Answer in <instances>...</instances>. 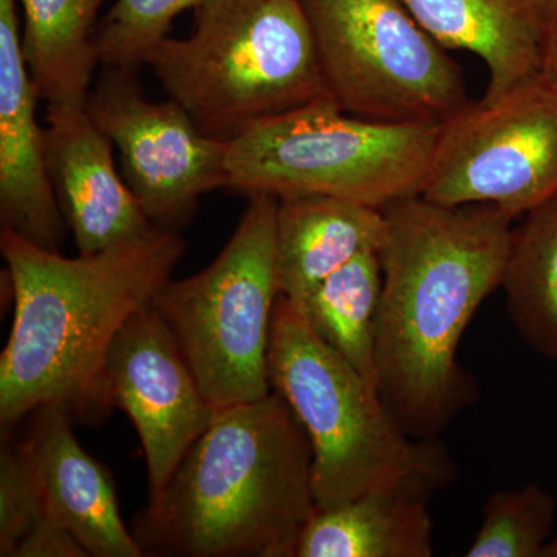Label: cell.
<instances>
[{
  "label": "cell",
  "instance_id": "obj_15",
  "mask_svg": "<svg viewBox=\"0 0 557 557\" xmlns=\"http://www.w3.org/2000/svg\"><path fill=\"white\" fill-rule=\"evenodd\" d=\"M386 233L383 209L324 196L277 199L276 270L281 296L300 306L333 273L368 252Z\"/></svg>",
  "mask_w": 557,
  "mask_h": 557
},
{
  "label": "cell",
  "instance_id": "obj_24",
  "mask_svg": "<svg viewBox=\"0 0 557 557\" xmlns=\"http://www.w3.org/2000/svg\"><path fill=\"white\" fill-rule=\"evenodd\" d=\"M14 557H89L72 531L44 511L24 537Z\"/></svg>",
  "mask_w": 557,
  "mask_h": 557
},
{
  "label": "cell",
  "instance_id": "obj_8",
  "mask_svg": "<svg viewBox=\"0 0 557 557\" xmlns=\"http://www.w3.org/2000/svg\"><path fill=\"white\" fill-rule=\"evenodd\" d=\"M330 98L380 123L443 124L471 104L463 73L403 0H300Z\"/></svg>",
  "mask_w": 557,
  "mask_h": 557
},
{
  "label": "cell",
  "instance_id": "obj_1",
  "mask_svg": "<svg viewBox=\"0 0 557 557\" xmlns=\"http://www.w3.org/2000/svg\"><path fill=\"white\" fill-rule=\"evenodd\" d=\"M383 212L376 386L410 435L438 438L478 398L458 346L475 311L500 288L515 219L493 205L423 196Z\"/></svg>",
  "mask_w": 557,
  "mask_h": 557
},
{
  "label": "cell",
  "instance_id": "obj_21",
  "mask_svg": "<svg viewBox=\"0 0 557 557\" xmlns=\"http://www.w3.org/2000/svg\"><path fill=\"white\" fill-rule=\"evenodd\" d=\"M556 500L534 483L487 497L468 557H542L556 520Z\"/></svg>",
  "mask_w": 557,
  "mask_h": 557
},
{
  "label": "cell",
  "instance_id": "obj_12",
  "mask_svg": "<svg viewBox=\"0 0 557 557\" xmlns=\"http://www.w3.org/2000/svg\"><path fill=\"white\" fill-rule=\"evenodd\" d=\"M17 0H0V223L39 247L60 251L65 223L51 185L40 101L24 51Z\"/></svg>",
  "mask_w": 557,
  "mask_h": 557
},
{
  "label": "cell",
  "instance_id": "obj_11",
  "mask_svg": "<svg viewBox=\"0 0 557 557\" xmlns=\"http://www.w3.org/2000/svg\"><path fill=\"white\" fill-rule=\"evenodd\" d=\"M106 376L113 406L137 431L150 496H156L207 431L215 409L152 304L120 330L109 350Z\"/></svg>",
  "mask_w": 557,
  "mask_h": 557
},
{
  "label": "cell",
  "instance_id": "obj_7",
  "mask_svg": "<svg viewBox=\"0 0 557 557\" xmlns=\"http://www.w3.org/2000/svg\"><path fill=\"white\" fill-rule=\"evenodd\" d=\"M239 225L207 269L171 278L152 300L215 410L271 394V327L281 289L276 197H248Z\"/></svg>",
  "mask_w": 557,
  "mask_h": 557
},
{
  "label": "cell",
  "instance_id": "obj_3",
  "mask_svg": "<svg viewBox=\"0 0 557 557\" xmlns=\"http://www.w3.org/2000/svg\"><path fill=\"white\" fill-rule=\"evenodd\" d=\"M317 509L310 440L271 392L215 410L132 534L143 557H296Z\"/></svg>",
  "mask_w": 557,
  "mask_h": 557
},
{
  "label": "cell",
  "instance_id": "obj_16",
  "mask_svg": "<svg viewBox=\"0 0 557 557\" xmlns=\"http://www.w3.org/2000/svg\"><path fill=\"white\" fill-rule=\"evenodd\" d=\"M440 46L483 61L491 101L541 73L547 25L533 0H403Z\"/></svg>",
  "mask_w": 557,
  "mask_h": 557
},
{
  "label": "cell",
  "instance_id": "obj_18",
  "mask_svg": "<svg viewBox=\"0 0 557 557\" xmlns=\"http://www.w3.org/2000/svg\"><path fill=\"white\" fill-rule=\"evenodd\" d=\"M22 51L47 108L86 106L100 61L94 25L104 0H20Z\"/></svg>",
  "mask_w": 557,
  "mask_h": 557
},
{
  "label": "cell",
  "instance_id": "obj_10",
  "mask_svg": "<svg viewBox=\"0 0 557 557\" xmlns=\"http://www.w3.org/2000/svg\"><path fill=\"white\" fill-rule=\"evenodd\" d=\"M135 73L106 67L86 108L119 150L123 177L150 222L180 231L205 194L226 188L230 141L205 134L177 101H150Z\"/></svg>",
  "mask_w": 557,
  "mask_h": 557
},
{
  "label": "cell",
  "instance_id": "obj_23",
  "mask_svg": "<svg viewBox=\"0 0 557 557\" xmlns=\"http://www.w3.org/2000/svg\"><path fill=\"white\" fill-rule=\"evenodd\" d=\"M44 515V493L24 440L2 434L0 448V556L14 557Z\"/></svg>",
  "mask_w": 557,
  "mask_h": 557
},
{
  "label": "cell",
  "instance_id": "obj_2",
  "mask_svg": "<svg viewBox=\"0 0 557 557\" xmlns=\"http://www.w3.org/2000/svg\"><path fill=\"white\" fill-rule=\"evenodd\" d=\"M13 324L0 355V434L40 408L101 426L113 412L106 362L113 341L152 304L186 251L180 231L153 225L141 236L65 258L0 231Z\"/></svg>",
  "mask_w": 557,
  "mask_h": 557
},
{
  "label": "cell",
  "instance_id": "obj_17",
  "mask_svg": "<svg viewBox=\"0 0 557 557\" xmlns=\"http://www.w3.org/2000/svg\"><path fill=\"white\" fill-rule=\"evenodd\" d=\"M434 525L428 498L369 493L317 509L296 557H431Z\"/></svg>",
  "mask_w": 557,
  "mask_h": 557
},
{
  "label": "cell",
  "instance_id": "obj_5",
  "mask_svg": "<svg viewBox=\"0 0 557 557\" xmlns=\"http://www.w3.org/2000/svg\"><path fill=\"white\" fill-rule=\"evenodd\" d=\"M194 32L161 39L143 65L209 137L330 98L300 0H203Z\"/></svg>",
  "mask_w": 557,
  "mask_h": 557
},
{
  "label": "cell",
  "instance_id": "obj_6",
  "mask_svg": "<svg viewBox=\"0 0 557 557\" xmlns=\"http://www.w3.org/2000/svg\"><path fill=\"white\" fill-rule=\"evenodd\" d=\"M442 124L359 119L333 100L259 121L228 145L226 188L386 208L421 196Z\"/></svg>",
  "mask_w": 557,
  "mask_h": 557
},
{
  "label": "cell",
  "instance_id": "obj_19",
  "mask_svg": "<svg viewBox=\"0 0 557 557\" xmlns=\"http://www.w3.org/2000/svg\"><path fill=\"white\" fill-rule=\"evenodd\" d=\"M500 288L522 339L557 361V194L527 212L512 231Z\"/></svg>",
  "mask_w": 557,
  "mask_h": 557
},
{
  "label": "cell",
  "instance_id": "obj_13",
  "mask_svg": "<svg viewBox=\"0 0 557 557\" xmlns=\"http://www.w3.org/2000/svg\"><path fill=\"white\" fill-rule=\"evenodd\" d=\"M51 185L79 255H91L152 228L113 160V145L86 106L47 108Z\"/></svg>",
  "mask_w": 557,
  "mask_h": 557
},
{
  "label": "cell",
  "instance_id": "obj_4",
  "mask_svg": "<svg viewBox=\"0 0 557 557\" xmlns=\"http://www.w3.org/2000/svg\"><path fill=\"white\" fill-rule=\"evenodd\" d=\"M269 373L271 391L310 440L318 509L369 493L429 498L456 479L442 442L410 435L375 384L314 335L284 296L274 310Z\"/></svg>",
  "mask_w": 557,
  "mask_h": 557
},
{
  "label": "cell",
  "instance_id": "obj_25",
  "mask_svg": "<svg viewBox=\"0 0 557 557\" xmlns=\"http://www.w3.org/2000/svg\"><path fill=\"white\" fill-rule=\"evenodd\" d=\"M545 83L557 87V16L549 22L545 30L544 46H542L541 73Z\"/></svg>",
  "mask_w": 557,
  "mask_h": 557
},
{
  "label": "cell",
  "instance_id": "obj_22",
  "mask_svg": "<svg viewBox=\"0 0 557 557\" xmlns=\"http://www.w3.org/2000/svg\"><path fill=\"white\" fill-rule=\"evenodd\" d=\"M203 0H116L95 40L104 67L137 70L180 13Z\"/></svg>",
  "mask_w": 557,
  "mask_h": 557
},
{
  "label": "cell",
  "instance_id": "obj_14",
  "mask_svg": "<svg viewBox=\"0 0 557 557\" xmlns=\"http://www.w3.org/2000/svg\"><path fill=\"white\" fill-rule=\"evenodd\" d=\"M30 417L24 442L42 485L44 511L67 527L89 556L143 557L121 516L112 475L79 445L67 413L47 406Z\"/></svg>",
  "mask_w": 557,
  "mask_h": 557
},
{
  "label": "cell",
  "instance_id": "obj_27",
  "mask_svg": "<svg viewBox=\"0 0 557 557\" xmlns=\"http://www.w3.org/2000/svg\"><path fill=\"white\" fill-rule=\"evenodd\" d=\"M542 557H557V536L549 537L544 549H542Z\"/></svg>",
  "mask_w": 557,
  "mask_h": 557
},
{
  "label": "cell",
  "instance_id": "obj_20",
  "mask_svg": "<svg viewBox=\"0 0 557 557\" xmlns=\"http://www.w3.org/2000/svg\"><path fill=\"white\" fill-rule=\"evenodd\" d=\"M381 295L379 252H368L322 281L295 306L314 335L375 386Z\"/></svg>",
  "mask_w": 557,
  "mask_h": 557
},
{
  "label": "cell",
  "instance_id": "obj_26",
  "mask_svg": "<svg viewBox=\"0 0 557 557\" xmlns=\"http://www.w3.org/2000/svg\"><path fill=\"white\" fill-rule=\"evenodd\" d=\"M533 3L545 25L557 16V0H533Z\"/></svg>",
  "mask_w": 557,
  "mask_h": 557
},
{
  "label": "cell",
  "instance_id": "obj_9",
  "mask_svg": "<svg viewBox=\"0 0 557 557\" xmlns=\"http://www.w3.org/2000/svg\"><path fill=\"white\" fill-rule=\"evenodd\" d=\"M556 194L557 87L537 76L440 126L421 196L493 205L516 220Z\"/></svg>",
  "mask_w": 557,
  "mask_h": 557
}]
</instances>
